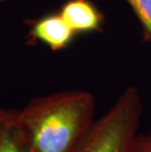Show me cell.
I'll use <instances>...</instances> for the list:
<instances>
[{
  "label": "cell",
  "instance_id": "3",
  "mask_svg": "<svg viewBox=\"0 0 151 152\" xmlns=\"http://www.w3.org/2000/svg\"><path fill=\"white\" fill-rule=\"evenodd\" d=\"M28 25L30 26L28 35L31 39L47 45L53 51L66 48L76 35L60 13L31 20Z\"/></svg>",
  "mask_w": 151,
  "mask_h": 152
},
{
  "label": "cell",
  "instance_id": "2",
  "mask_svg": "<svg viewBox=\"0 0 151 152\" xmlns=\"http://www.w3.org/2000/svg\"><path fill=\"white\" fill-rule=\"evenodd\" d=\"M141 114L139 90L127 87L113 106L94 121L75 152H128L137 135Z\"/></svg>",
  "mask_w": 151,
  "mask_h": 152
},
{
  "label": "cell",
  "instance_id": "6",
  "mask_svg": "<svg viewBox=\"0 0 151 152\" xmlns=\"http://www.w3.org/2000/svg\"><path fill=\"white\" fill-rule=\"evenodd\" d=\"M142 26L144 34L151 38V0H126Z\"/></svg>",
  "mask_w": 151,
  "mask_h": 152
},
{
  "label": "cell",
  "instance_id": "4",
  "mask_svg": "<svg viewBox=\"0 0 151 152\" xmlns=\"http://www.w3.org/2000/svg\"><path fill=\"white\" fill-rule=\"evenodd\" d=\"M59 13L76 34L99 31L103 16L89 0H68Z\"/></svg>",
  "mask_w": 151,
  "mask_h": 152
},
{
  "label": "cell",
  "instance_id": "5",
  "mask_svg": "<svg viewBox=\"0 0 151 152\" xmlns=\"http://www.w3.org/2000/svg\"><path fill=\"white\" fill-rule=\"evenodd\" d=\"M0 152H31L19 130L13 110H0Z\"/></svg>",
  "mask_w": 151,
  "mask_h": 152
},
{
  "label": "cell",
  "instance_id": "7",
  "mask_svg": "<svg viewBox=\"0 0 151 152\" xmlns=\"http://www.w3.org/2000/svg\"><path fill=\"white\" fill-rule=\"evenodd\" d=\"M128 152H151V132L148 134H137Z\"/></svg>",
  "mask_w": 151,
  "mask_h": 152
},
{
  "label": "cell",
  "instance_id": "9",
  "mask_svg": "<svg viewBox=\"0 0 151 152\" xmlns=\"http://www.w3.org/2000/svg\"><path fill=\"white\" fill-rule=\"evenodd\" d=\"M0 110H1V108H0Z\"/></svg>",
  "mask_w": 151,
  "mask_h": 152
},
{
  "label": "cell",
  "instance_id": "8",
  "mask_svg": "<svg viewBox=\"0 0 151 152\" xmlns=\"http://www.w3.org/2000/svg\"><path fill=\"white\" fill-rule=\"evenodd\" d=\"M1 1H4V0H0V2H1Z\"/></svg>",
  "mask_w": 151,
  "mask_h": 152
},
{
  "label": "cell",
  "instance_id": "1",
  "mask_svg": "<svg viewBox=\"0 0 151 152\" xmlns=\"http://www.w3.org/2000/svg\"><path fill=\"white\" fill-rule=\"evenodd\" d=\"M95 98L64 90L34 98L13 116L31 152H75L94 123Z\"/></svg>",
  "mask_w": 151,
  "mask_h": 152
}]
</instances>
